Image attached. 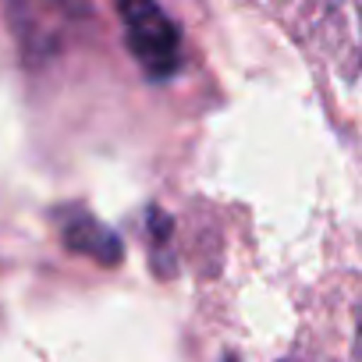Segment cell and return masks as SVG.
<instances>
[{"label":"cell","instance_id":"1","mask_svg":"<svg viewBox=\"0 0 362 362\" xmlns=\"http://www.w3.org/2000/svg\"><path fill=\"white\" fill-rule=\"evenodd\" d=\"M114 11L121 18L124 43L135 64L156 82L174 78L185 64V43L170 15L160 8V0H114Z\"/></svg>","mask_w":362,"mask_h":362},{"label":"cell","instance_id":"4","mask_svg":"<svg viewBox=\"0 0 362 362\" xmlns=\"http://www.w3.org/2000/svg\"><path fill=\"white\" fill-rule=\"evenodd\" d=\"M355 358L362 362V309H358V330H355Z\"/></svg>","mask_w":362,"mask_h":362},{"label":"cell","instance_id":"6","mask_svg":"<svg viewBox=\"0 0 362 362\" xmlns=\"http://www.w3.org/2000/svg\"><path fill=\"white\" fill-rule=\"evenodd\" d=\"M281 362H305V358H281Z\"/></svg>","mask_w":362,"mask_h":362},{"label":"cell","instance_id":"3","mask_svg":"<svg viewBox=\"0 0 362 362\" xmlns=\"http://www.w3.org/2000/svg\"><path fill=\"white\" fill-rule=\"evenodd\" d=\"M57 221H61V242L68 252L86 256L100 267H117L124 259V242L103 221H96L89 210L71 206V210H61Z\"/></svg>","mask_w":362,"mask_h":362},{"label":"cell","instance_id":"5","mask_svg":"<svg viewBox=\"0 0 362 362\" xmlns=\"http://www.w3.org/2000/svg\"><path fill=\"white\" fill-rule=\"evenodd\" d=\"M224 362H238V355H235V351H228V355H224Z\"/></svg>","mask_w":362,"mask_h":362},{"label":"cell","instance_id":"2","mask_svg":"<svg viewBox=\"0 0 362 362\" xmlns=\"http://www.w3.org/2000/svg\"><path fill=\"white\" fill-rule=\"evenodd\" d=\"M309 25L330 64L355 82L362 71V8L355 0H309Z\"/></svg>","mask_w":362,"mask_h":362}]
</instances>
